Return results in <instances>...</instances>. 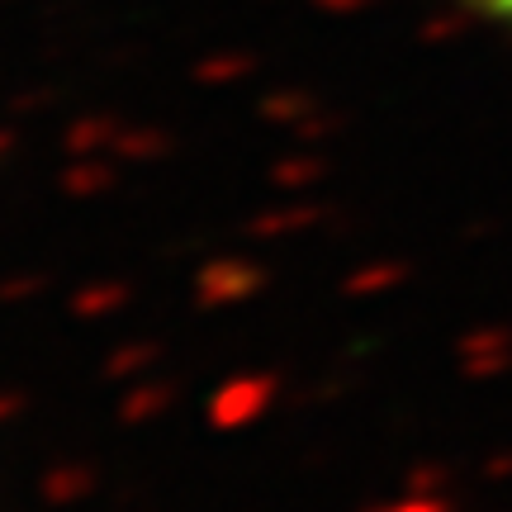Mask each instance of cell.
Returning <instances> with one entry per match:
<instances>
[{"label": "cell", "mask_w": 512, "mask_h": 512, "mask_svg": "<svg viewBox=\"0 0 512 512\" xmlns=\"http://www.w3.org/2000/svg\"><path fill=\"white\" fill-rule=\"evenodd\" d=\"M479 10H489L494 19H503V24H512V0H479Z\"/></svg>", "instance_id": "1"}]
</instances>
